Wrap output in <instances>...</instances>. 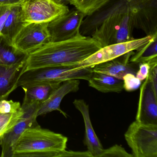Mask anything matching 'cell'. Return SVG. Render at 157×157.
Instances as JSON below:
<instances>
[{"instance_id":"cell-1","label":"cell","mask_w":157,"mask_h":157,"mask_svg":"<svg viewBox=\"0 0 157 157\" xmlns=\"http://www.w3.org/2000/svg\"><path fill=\"white\" fill-rule=\"evenodd\" d=\"M102 48L101 44L92 37L81 34L66 41L49 42L29 54L25 71L44 67L77 65Z\"/></svg>"},{"instance_id":"cell-2","label":"cell","mask_w":157,"mask_h":157,"mask_svg":"<svg viewBox=\"0 0 157 157\" xmlns=\"http://www.w3.org/2000/svg\"><path fill=\"white\" fill-rule=\"evenodd\" d=\"M124 13L132 17L135 28L142 30L147 35L157 33V0H111L83 19L80 33L84 36L92 35L109 16Z\"/></svg>"},{"instance_id":"cell-3","label":"cell","mask_w":157,"mask_h":157,"mask_svg":"<svg viewBox=\"0 0 157 157\" xmlns=\"http://www.w3.org/2000/svg\"><path fill=\"white\" fill-rule=\"evenodd\" d=\"M68 138L40 125L27 128L13 148V157H25L30 153L59 152L66 149Z\"/></svg>"},{"instance_id":"cell-4","label":"cell","mask_w":157,"mask_h":157,"mask_svg":"<svg viewBox=\"0 0 157 157\" xmlns=\"http://www.w3.org/2000/svg\"><path fill=\"white\" fill-rule=\"evenodd\" d=\"M93 67L79 64L71 66H52L25 71L20 76L18 87L24 88L42 83H59L72 79L88 81Z\"/></svg>"},{"instance_id":"cell-5","label":"cell","mask_w":157,"mask_h":157,"mask_svg":"<svg viewBox=\"0 0 157 157\" xmlns=\"http://www.w3.org/2000/svg\"><path fill=\"white\" fill-rule=\"evenodd\" d=\"M134 28L133 19L129 14H114L95 29L91 37L104 47L133 40Z\"/></svg>"},{"instance_id":"cell-6","label":"cell","mask_w":157,"mask_h":157,"mask_svg":"<svg viewBox=\"0 0 157 157\" xmlns=\"http://www.w3.org/2000/svg\"><path fill=\"white\" fill-rule=\"evenodd\" d=\"M134 157H157V124H145L136 120L124 134Z\"/></svg>"},{"instance_id":"cell-7","label":"cell","mask_w":157,"mask_h":157,"mask_svg":"<svg viewBox=\"0 0 157 157\" xmlns=\"http://www.w3.org/2000/svg\"><path fill=\"white\" fill-rule=\"evenodd\" d=\"M21 6L26 24L49 23L69 11L67 5L57 0H26Z\"/></svg>"},{"instance_id":"cell-8","label":"cell","mask_w":157,"mask_h":157,"mask_svg":"<svg viewBox=\"0 0 157 157\" xmlns=\"http://www.w3.org/2000/svg\"><path fill=\"white\" fill-rule=\"evenodd\" d=\"M41 104L35 102L29 105H21L23 114L12 127L0 137L2 157H13L14 146L24 131L39 125L36 121V113Z\"/></svg>"},{"instance_id":"cell-9","label":"cell","mask_w":157,"mask_h":157,"mask_svg":"<svg viewBox=\"0 0 157 157\" xmlns=\"http://www.w3.org/2000/svg\"><path fill=\"white\" fill-rule=\"evenodd\" d=\"M155 34L104 47L78 64L84 67H93L115 59L131 51H138L147 44Z\"/></svg>"},{"instance_id":"cell-10","label":"cell","mask_w":157,"mask_h":157,"mask_svg":"<svg viewBox=\"0 0 157 157\" xmlns=\"http://www.w3.org/2000/svg\"><path fill=\"white\" fill-rule=\"evenodd\" d=\"M48 23H31L25 25L14 38L13 45L29 54L49 43Z\"/></svg>"},{"instance_id":"cell-11","label":"cell","mask_w":157,"mask_h":157,"mask_svg":"<svg viewBox=\"0 0 157 157\" xmlns=\"http://www.w3.org/2000/svg\"><path fill=\"white\" fill-rule=\"evenodd\" d=\"M85 16L76 9L69 11L49 22L50 42L66 41L80 34V29Z\"/></svg>"},{"instance_id":"cell-12","label":"cell","mask_w":157,"mask_h":157,"mask_svg":"<svg viewBox=\"0 0 157 157\" xmlns=\"http://www.w3.org/2000/svg\"><path fill=\"white\" fill-rule=\"evenodd\" d=\"M136 120L145 124H157V93L148 77L140 85Z\"/></svg>"},{"instance_id":"cell-13","label":"cell","mask_w":157,"mask_h":157,"mask_svg":"<svg viewBox=\"0 0 157 157\" xmlns=\"http://www.w3.org/2000/svg\"><path fill=\"white\" fill-rule=\"evenodd\" d=\"M79 84V79L69 80L62 82L49 98L41 104L36 113L37 117L46 114L53 111H57L67 117L66 113L60 109V104L64 97L68 94L78 90Z\"/></svg>"},{"instance_id":"cell-14","label":"cell","mask_w":157,"mask_h":157,"mask_svg":"<svg viewBox=\"0 0 157 157\" xmlns=\"http://www.w3.org/2000/svg\"><path fill=\"white\" fill-rule=\"evenodd\" d=\"M73 104L75 108L80 112L84 120L85 128L83 140L84 145L87 147V151L90 152L93 157H98L104 148L93 127L90 117L89 105L82 99H75Z\"/></svg>"},{"instance_id":"cell-15","label":"cell","mask_w":157,"mask_h":157,"mask_svg":"<svg viewBox=\"0 0 157 157\" xmlns=\"http://www.w3.org/2000/svg\"><path fill=\"white\" fill-rule=\"evenodd\" d=\"M134 53V51H131L127 53L122 56L121 59L116 58L97 64L93 67V71L111 75L121 80H123V77L127 73L136 75L138 69L134 65L135 63L129 62L130 57Z\"/></svg>"},{"instance_id":"cell-16","label":"cell","mask_w":157,"mask_h":157,"mask_svg":"<svg viewBox=\"0 0 157 157\" xmlns=\"http://www.w3.org/2000/svg\"><path fill=\"white\" fill-rule=\"evenodd\" d=\"M26 61L13 66L0 65V101L7 99L18 87V81L25 70Z\"/></svg>"},{"instance_id":"cell-17","label":"cell","mask_w":157,"mask_h":157,"mask_svg":"<svg viewBox=\"0 0 157 157\" xmlns=\"http://www.w3.org/2000/svg\"><path fill=\"white\" fill-rule=\"evenodd\" d=\"M26 24L24 20L21 4L12 6L5 20L1 34L10 44L13 45L15 36Z\"/></svg>"},{"instance_id":"cell-18","label":"cell","mask_w":157,"mask_h":157,"mask_svg":"<svg viewBox=\"0 0 157 157\" xmlns=\"http://www.w3.org/2000/svg\"><path fill=\"white\" fill-rule=\"evenodd\" d=\"M90 87L102 93H120L124 90L123 80L101 72L93 71L88 80Z\"/></svg>"},{"instance_id":"cell-19","label":"cell","mask_w":157,"mask_h":157,"mask_svg":"<svg viewBox=\"0 0 157 157\" xmlns=\"http://www.w3.org/2000/svg\"><path fill=\"white\" fill-rule=\"evenodd\" d=\"M61 83H42L23 88L25 92V96L22 105H29L35 102L43 103Z\"/></svg>"},{"instance_id":"cell-20","label":"cell","mask_w":157,"mask_h":157,"mask_svg":"<svg viewBox=\"0 0 157 157\" xmlns=\"http://www.w3.org/2000/svg\"><path fill=\"white\" fill-rule=\"evenodd\" d=\"M29 54L24 53L10 44L0 34V65L13 66L25 62Z\"/></svg>"},{"instance_id":"cell-21","label":"cell","mask_w":157,"mask_h":157,"mask_svg":"<svg viewBox=\"0 0 157 157\" xmlns=\"http://www.w3.org/2000/svg\"><path fill=\"white\" fill-rule=\"evenodd\" d=\"M130 57L129 62L135 64L148 62L157 58V33L147 44L134 53Z\"/></svg>"},{"instance_id":"cell-22","label":"cell","mask_w":157,"mask_h":157,"mask_svg":"<svg viewBox=\"0 0 157 157\" xmlns=\"http://www.w3.org/2000/svg\"><path fill=\"white\" fill-rule=\"evenodd\" d=\"M111 0H73L71 5H73L86 16H90L102 7L107 4Z\"/></svg>"},{"instance_id":"cell-23","label":"cell","mask_w":157,"mask_h":157,"mask_svg":"<svg viewBox=\"0 0 157 157\" xmlns=\"http://www.w3.org/2000/svg\"><path fill=\"white\" fill-rule=\"evenodd\" d=\"M23 114V109L14 113H0V137L18 122Z\"/></svg>"},{"instance_id":"cell-24","label":"cell","mask_w":157,"mask_h":157,"mask_svg":"<svg viewBox=\"0 0 157 157\" xmlns=\"http://www.w3.org/2000/svg\"><path fill=\"white\" fill-rule=\"evenodd\" d=\"M133 157L123 147L118 145H114L106 149H103L98 157Z\"/></svg>"},{"instance_id":"cell-25","label":"cell","mask_w":157,"mask_h":157,"mask_svg":"<svg viewBox=\"0 0 157 157\" xmlns=\"http://www.w3.org/2000/svg\"><path fill=\"white\" fill-rule=\"evenodd\" d=\"M21 105L19 102L3 99L0 101V113H14L22 111Z\"/></svg>"},{"instance_id":"cell-26","label":"cell","mask_w":157,"mask_h":157,"mask_svg":"<svg viewBox=\"0 0 157 157\" xmlns=\"http://www.w3.org/2000/svg\"><path fill=\"white\" fill-rule=\"evenodd\" d=\"M124 89L127 91L131 92L140 87L141 81L136 78L135 74L127 73L123 78Z\"/></svg>"},{"instance_id":"cell-27","label":"cell","mask_w":157,"mask_h":157,"mask_svg":"<svg viewBox=\"0 0 157 157\" xmlns=\"http://www.w3.org/2000/svg\"><path fill=\"white\" fill-rule=\"evenodd\" d=\"M139 69L136 74L137 78L140 80L141 81L145 80L148 75L149 71L150 68V65L149 62H142L139 63Z\"/></svg>"},{"instance_id":"cell-28","label":"cell","mask_w":157,"mask_h":157,"mask_svg":"<svg viewBox=\"0 0 157 157\" xmlns=\"http://www.w3.org/2000/svg\"><path fill=\"white\" fill-rule=\"evenodd\" d=\"M12 6H0V34L3 25Z\"/></svg>"},{"instance_id":"cell-29","label":"cell","mask_w":157,"mask_h":157,"mask_svg":"<svg viewBox=\"0 0 157 157\" xmlns=\"http://www.w3.org/2000/svg\"><path fill=\"white\" fill-rule=\"evenodd\" d=\"M25 0H0V6L21 5Z\"/></svg>"},{"instance_id":"cell-30","label":"cell","mask_w":157,"mask_h":157,"mask_svg":"<svg viewBox=\"0 0 157 157\" xmlns=\"http://www.w3.org/2000/svg\"><path fill=\"white\" fill-rule=\"evenodd\" d=\"M57 1L64 5H67L69 3L71 4L73 0H57Z\"/></svg>"},{"instance_id":"cell-31","label":"cell","mask_w":157,"mask_h":157,"mask_svg":"<svg viewBox=\"0 0 157 157\" xmlns=\"http://www.w3.org/2000/svg\"><path fill=\"white\" fill-rule=\"evenodd\" d=\"M25 1H26V0H25Z\"/></svg>"}]
</instances>
